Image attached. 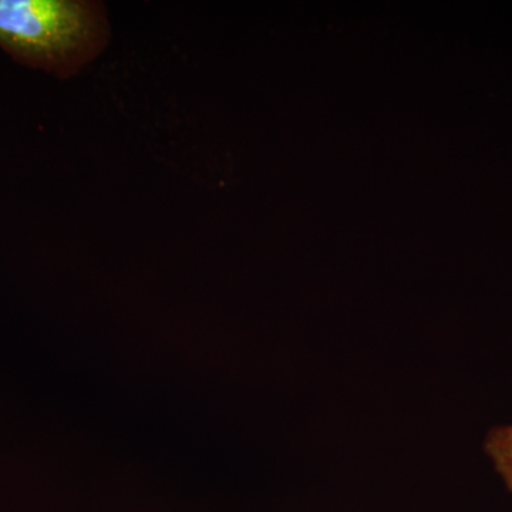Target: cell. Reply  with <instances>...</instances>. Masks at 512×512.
<instances>
[{
  "label": "cell",
  "mask_w": 512,
  "mask_h": 512,
  "mask_svg": "<svg viewBox=\"0 0 512 512\" xmlns=\"http://www.w3.org/2000/svg\"><path fill=\"white\" fill-rule=\"evenodd\" d=\"M106 9L86 0H0V49L15 62L72 77L103 52Z\"/></svg>",
  "instance_id": "1"
},
{
  "label": "cell",
  "mask_w": 512,
  "mask_h": 512,
  "mask_svg": "<svg viewBox=\"0 0 512 512\" xmlns=\"http://www.w3.org/2000/svg\"><path fill=\"white\" fill-rule=\"evenodd\" d=\"M485 453L493 461L495 470L512 493V426L495 427L484 443Z\"/></svg>",
  "instance_id": "2"
}]
</instances>
